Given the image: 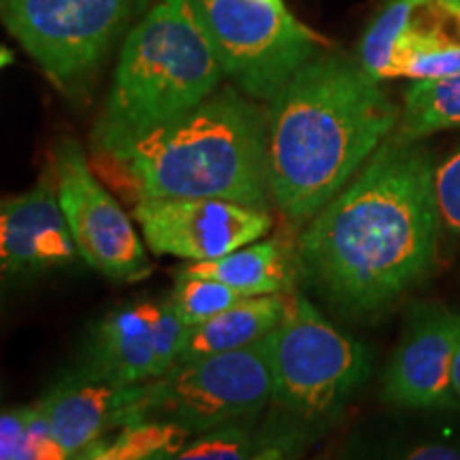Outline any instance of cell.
I'll use <instances>...</instances> for the list:
<instances>
[{
    "label": "cell",
    "mask_w": 460,
    "mask_h": 460,
    "mask_svg": "<svg viewBox=\"0 0 460 460\" xmlns=\"http://www.w3.org/2000/svg\"><path fill=\"white\" fill-rule=\"evenodd\" d=\"M139 393L141 384L111 382L79 367L54 384L39 401V407L68 458H75L111 429L135 422Z\"/></svg>",
    "instance_id": "5bb4252c"
},
{
    "label": "cell",
    "mask_w": 460,
    "mask_h": 460,
    "mask_svg": "<svg viewBox=\"0 0 460 460\" xmlns=\"http://www.w3.org/2000/svg\"><path fill=\"white\" fill-rule=\"evenodd\" d=\"M154 254L190 262L211 261L247 243L271 228L269 211L224 199L143 197L132 209Z\"/></svg>",
    "instance_id": "8fae6325"
},
{
    "label": "cell",
    "mask_w": 460,
    "mask_h": 460,
    "mask_svg": "<svg viewBox=\"0 0 460 460\" xmlns=\"http://www.w3.org/2000/svg\"><path fill=\"white\" fill-rule=\"evenodd\" d=\"M58 203L79 256L113 281H139L152 273L146 247L111 194L92 172L79 143L62 141L54 154Z\"/></svg>",
    "instance_id": "9c48e42d"
},
{
    "label": "cell",
    "mask_w": 460,
    "mask_h": 460,
    "mask_svg": "<svg viewBox=\"0 0 460 460\" xmlns=\"http://www.w3.org/2000/svg\"><path fill=\"white\" fill-rule=\"evenodd\" d=\"M194 7L222 73L254 101H273L324 45L286 7L267 0H194Z\"/></svg>",
    "instance_id": "ba28073f"
},
{
    "label": "cell",
    "mask_w": 460,
    "mask_h": 460,
    "mask_svg": "<svg viewBox=\"0 0 460 460\" xmlns=\"http://www.w3.org/2000/svg\"><path fill=\"white\" fill-rule=\"evenodd\" d=\"M460 349V314L420 307L390 360L382 396L399 407H439L452 396V367Z\"/></svg>",
    "instance_id": "4fadbf2b"
},
{
    "label": "cell",
    "mask_w": 460,
    "mask_h": 460,
    "mask_svg": "<svg viewBox=\"0 0 460 460\" xmlns=\"http://www.w3.org/2000/svg\"><path fill=\"white\" fill-rule=\"evenodd\" d=\"M271 402L286 418L320 424L335 418L369 376V349L339 332L307 298H288L267 335Z\"/></svg>",
    "instance_id": "5b68a950"
},
{
    "label": "cell",
    "mask_w": 460,
    "mask_h": 460,
    "mask_svg": "<svg viewBox=\"0 0 460 460\" xmlns=\"http://www.w3.org/2000/svg\"><path fill=\"white\" fill-rule=\"evenodd\" d=\"M267 3H273V4H278V7H286V4H284V0H267Z\"/></svg>",
    "instance_id": "f1b7e54d"
},
{
    "label": "cell",
    "mask_w": 460,
    "mask_h": 460,
    "mask_svg": "<svg viewBox=\"0 0 460 460\" xmlns=\"http://www.w3.org/2000/svg\"><path fill=\"white\" fill-rule=\"evenodd\" d=\"M271 401L267 337L233 352L177 362L163 376L141 382L135 422L158 420L190 435L243 422Z\"/></svg>",
    "instance_id": "8992f818"
},
{
    "label": "cell",
    "mask_w": 460,
    "mask_h": 460,
    "mask_svg": "<svg viewBox=\"0 0 460 460\" xmlns=\"http://www.w3.org/2000/svg\"><path fill=\"white\" fill-rule=\"evenodd\" d=\"M146 0H0V22L68 99H82Z\"/></svg>",
    "instance_id": "52a82bcc"
},
{
    "label": "cell",
    "mask_w": 460,
    "mask_h": 460,
    "mask_svg": "<svg viewBox=\"0 0 460 460\" xmlns=\"http://www.w3.org/2000/svg\"><path fill=\"white\" fill-rule=\"evenodd\" d=\"M115 154L143 197L224 199L269 211L267 111L237 90H220Z\"/></svg>",
    "instance_id": "3957f363"
},
{
    "label": "cell",
    "mask_w": 460,
    "mask_h": 460,
    "mask_svg": "<svg viewBox=\"0 0 460 460\" xmlns=\"http://www.w3.org/2000/svg\"><path fill=\"white\" fill-rule=\"evenodd\" d=\"M177 275L217 279L243 296H262L286 292L292 281V267L288 247L279 239H269L247 243L220 258L192 262Z\"/></svg>",
    "instance_id": "e0dca14e"
},
{
    "label": "cell",
    "mask_w": 460,
    "mask_h": 460,
    "mask_svg": "<svg viewBox=\"0 0 460 460\" xmlns=\"http://www.w3.org/2000/svg\"><path fill=\"white\" fill-rule=\"evenodd\" d=\"M190 433L186 429L158 420H139L124 424L115 439L101 437L85 447L79 458L99 460H143V458H177L186 446Z\"/></svg>",
    "instance_id": "d6986e66"
},
{
    "label": "cell",
    "mask_w": 460,
    "mask_h": 460,
    "mask_svg": "<svg viewBox=\"0 0 460 460\" xmlns=\"http://www.w3.org/2000/svg\"><path fill=\"white\" fill-rule=\"evenodd\" d=\"M222 66L194 0H156L126 37L94 152H118L217 90Z\"/></svg>",
    "instance_id": "277c9868"
},
{
    "label": "cell",
    "mask_w": 460,
    "mask_h": 460,
    "mask_svg": "<svg viewBox=\"0 0 460 460\" xmlns=\"http://www.w3.org/2000/svg\"><path fill=\"white\" fill-rule=\"evenodd\" d=\"M158 303L124 305L105 315L92 332L84 369L119 384L154 377V329Z\"/></svg>",
    "instance_id": "9a60e30c"
},
{
    "label": "cell",
    "mask_w": 460,
    "mask_h": 460,
    "mask_svg": "<svg viewBox=\"0 0 460 460\" xmlns=\"http://www.w3.org/2000/svg\"><path fill=\"white\" fill-rule=\"evenodd\" d=\"M358 62L377 82L460 71V0H390L367 28Z\"/></svg>",
    "instance_id": "30bf717a"
},
{
    "label": "cell",
    "mask_w": 460,
    "mask_h": 460,
    "mask_svg": "<svg viewBox=\"0 0 460 460\" xmlns=\"http://www.w3.org/2000/svg\"><path fill=\"white\" fill-rule=\"evenodd\" d=\"M26 447L28 460H62L68 458V452L56 439L54 429H51L48 416H45L39 402L31 407L26 427Z\"/></svg>",
    "instance_id": "cb8c5ba5"
},
{
    "label": "cell",
    "mask_w": 460,
    "mask_h": 460,
    "mask_svg": "<svg viewBox=\"0 0 460 460\" xmlns=\"http://www.w3.org/2000/svg\"><path fill=\"white\" fill-rule=\"evenodd\" d=\"M28 416L31 407L0 413V460H28Z\"/></svg>",
    "instance_id": "d4e9b609"
},
{
    "label": "cell",
    "mask_w": 460,
    "mask_h": 460,
    "mask_svg": "<svg viewBox=\"0 0 460 460\" xmlns=\"http://www.w3.org/2000/svg\"><path fill=\"white\" fill-rule=\"evenodd\" d=\"M77 258L54 171L20 197L0 199V290L62 271Z\"/></svg>",
    "instance_id": "7c38bea8"
},
{
    "label": "cell",
    "mask_w": 460,
    "mask_h": 460,
    "mask_svg": "<svg viewBox=\"0 0 460 460\" xmlns=\"http://www.w3.org/2000/svg\"><path fill=\"white\" fill-rule=\"evenodd\" d=\"M410 458H435V460H446V458H460V452L456 447L447 446H422L418 450L410 454Z\"/></svg>",
    "instance_id": "484cf974"
},
{
    "label": "cell",
    "mask_w": 460,
    "mask_h": 460,
    "mask_svg": "<svg viewBox=\"0 0 460 460\" xmlns=\"http://www.w3.org/2000/svg\"><path fill=\"white\" fill-rule=\"evenodd\" d=\"M358 60L315 54L267 109L271 199L288 220L309 222L393 135L401 109Z\"/></svg>",
    "instance_id": "7a4b0ae2"
},
{
    "label": "cell",
    "mask_w": 460,
    "mask_h": 460,
    "mask_svg": "<svg viewBox=\"0 0 460 460\" xmlns=\"http://www.w3.org/2000/svg\"><path fill=\"white\" fill-rule=\"evenodd\" d=\"M286 307L288 296L284 295L241 298L239 303L224 309L214 318L190 326L186 345H183L177 362L233 352V349H241L245 345L261 341L279 324V320L286 314Z\"/></svg>",
    "instance_id": "2e32d148"
},
{
    "label": "cell",
    "mask_w": 460,
    "mask_h": 460,
    "mask_svg": "<svg viewBox=\"0 0 460 460\" xmlns=\"http://www.w3.org/2000/svg\"><path fill=\"white\" fill-rule=\"evenodd\" d=\"M452 390L460 396V349L454 358V367H452Z\"/></svg>",
    "instance_id": "4316f807"
},
{
    "label": "cell",
    "mask_w": 460,
    "mask_h": 460,
    "mask_svg": "<svg viewBox=\"0 0 460 460\" xmlns=\"http://www.w3.org/2000/svg\"><path fill=\"white\" fill-rule=\"evenodd\" d=\"M441 214L435 164L390 135L298 241L305 278L345 314H376L427 275Z\"/></svg>",
    "instance_id": "6da1fadb"
},
{
    "label": "cell",
    "mask_w": 460,
    "mask_h": 460,
    "mask_svg": "<svg viewBox=\"0 0 460 460\" xmlns=\"http://www.w3.org/2000/svg\"><path fill=\"white\" fill-rule=\"evenodd\" d=\"M435 194L441 222L460 234V147L435 166Z\"/></svg>",
    "instance_id": "603a6c76"
},
{
    "label": "cell",
    "mask_w": 460,
    "mask_h": 460,
    "mask_svg": "<svg viewBox=\"0 0 460 460\" xmlns=\"http://www.w3.org/2000/svg\"><path fill=\"white\" fill-rule=\"evenodd\" d=\"M241 298H245L241 292L217 279L181 278V275H177V284L172 288L169 301L177 315L188 326H194L199 322L222 314L224 309L233 307Z\"/></svg>",
    "instance_id": "ffe728a7"
},
{
    "label": "cell",
    "mask_w": 460,
    "mask_h": 460,
    "mask_svg": "<svg viewBox=\"0 0 460 460\" xmlns=\"http://www.w3.org/2000/svg\"><path fill=\"white\" fill-rule=\"evenodd\" d=\"M190 326L177 315L169 298L158 303L156 329H154V377L163 376L177 365L186 345Z\"/></svg>",
    "instance_id": "7402d4cb"
},
{
    "label": "cell",
    "mask_w": 460,
    "mask_h": 460,
    "mask_svg": "<svg viewBox=\"0 0 460 460\" xmlns=\"http://www.w3.org/2000/svg\"><path fill=\"white\" fill-rule=\"evenodd\" d=\"M258 446L250 429L239 422L205 430L197 439L181 447L177 458L181 460H241L258 458Z\"/></svg>",
    "instance_id": "44dd1931"
},
{
    "label": "cell",
    "mask_w": 460,
    "mask_h": 460,
    "mask_svg": "<svg viewBox=\"0 0 460 460\" xmlns=\"http://www.w3.org/2000/svg\"><path fill=\"white\" fill-rule=\"evenodd\" d=\"M452 126H460V71L444 77L413 79L393 132L396 139L420 143Z\"/></svg>",
    "instance_id": "ac0fdd59"
},
{
    "label": "cell",
    "mask_w": 460,
    "mask_h": 460,
    "mask_svg": "<svg viewBox=\"0 0 460 460\" xmlns=\"http://www.w3.org/2000/svg\"><path fill=\"white\" fill-rule=\"evenodd\" d=\"M11 62H13V54L7 48H0V68L11 65Z\"/></svg>",
    "instance_id": "83f0119b"
}]
</instances>
